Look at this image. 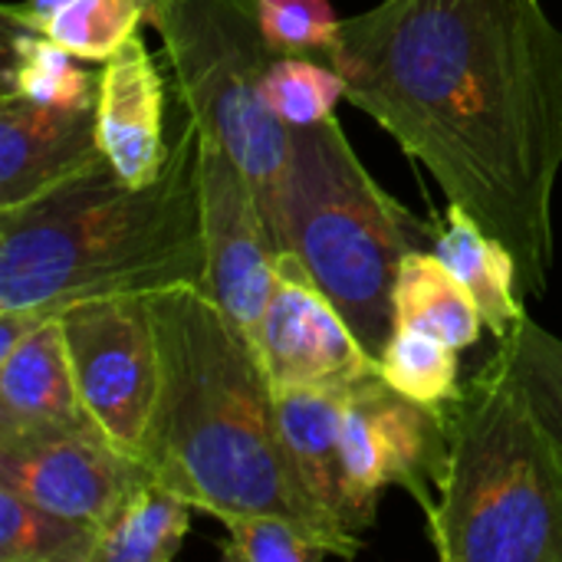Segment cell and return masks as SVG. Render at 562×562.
Here are the masks:
<instances>
[{
    "label": "cell",
    "mask_w": 562,
    "mask_h": 562,
    "mask_svg": "<svg viewBox=\"0 0 562 562\" xmlns=\"http://www.w3.org/2000/svg\"><path fill=\"white\" fill-rule=\"evenodd\" d=\"M375 119L520 263L553 273L562 171V30L540 0H382L346 16L326 56Z\"/></svg>",
    "instance_id": "cell-1"
},
{
    "label": "cell",
    "mask_w": 562,
    "mask_h": 562,
    "mask_svg": "<svg viewBox=\"0 0 562 562\" xmlns=\"http://www.w3.org/2000/svg\"><path fill=\"white\" fill-rule=\"evenodd\" d=\"M161 392L145 464L151 477L214 520L277 514L306 527L339 560L362 537L342 530L300 484L280 441L273 385L247 336L201 286L151 296Z\"/></svg>",
    "instance_id": "cell-2"
},
{
    "label": "cell",
    "mask_w": 562,
    "mask_h": 562,
    "mask_svg": "<svg viewBox=\"0 0 562 562\" xmlns=\"http://www.w3.org/2000/svg\"><path fill=\"white\" fill-rule=\"evenodd\" d=\"M204 270L191 119L148 184H128L105 165L0 211V310L56 316L82 300L204 286Z\"/></svg>",
    "instance_id": "cell-3"
},
{
    "label": "cell",
    "mask_w": 562,
    "mask_h": 562,
    "mask_svg": "<svg viewBox=\"0 0 562 562\" xmlns=\"http://www.w3.org/2000/svg\"><path fill=\"white\" fill-rule=\"evenodd\" d=\"M425 533L445 562H562V445L501 349L448 405Z\"/></svg>",
    "instance_id": "cell-4"
},
{
    "label": "cell",
    "mask_w": 562,
    "mask_h": 562,
    "mask_svg": "<svg viewBox=\"0 0 562 562\" xmlns=\"http://www.w3.org/2000/svg\"><path fill=\"white\" fill-rule=\"evenodd\" d=\"M273 237L310 270L379 359L395 329L398 263L408 250L431 247L435 227L422 224L369 175L333 115L293 128Z\"/></svg>",
    "instance_id": "cell-5"
},
{
    "label": "cell",
    "mask_w": 562,
    "mask_h": 562,
    "mask_svg": "<svg viewBox=\"0 0 562 562\" xmlns=\"http://www.w3.org/2000/svg\"><path fill=\"white\" fill-rule=\"evenodd\" d=\"M175 92L204 138H214L250 178L273 227L293 128L263 102L277 59L260 30V0H151Z\"/></svg>",
    "instance_id": "cell-6"
},
{
    "label": "cell",
    "mask_w": 562,
    "mask_h": 562,
    "mask_svg": "<svg viewBox=\"0 0 562 562\" xmlns=\"http://www.w3.org/2000/svg\"><path fill=\"white\" fill-rule=\"evenodd\" d=\"M76 389L89 422L145 461L161 392V349L151 296L82 300L59 313Z\"/></svg>",
    "instance_id": "cell-7"
},
{
    "label": "cell",
    "mask_w": 562,
    "mask_h": 562,
    "mask_svg": "<svg viewBox=\"0 0 562 562\" xmlns=\"http://www.w3.org/2000/svg\"><path fill=\"white\" fill-rule=\"evenodd\" d=\"M448 454V408L398 395L382 372L346 395L339 458L346 484V524L362 537L375 527L389 487L405 491L422 514L435 504V484Z\"/></svg>",
    "instance_id": "cell-8"
},
{
    "label": "cell",
    "mask_w": 562,
    "mask_h": 562,
    "mask_svg": "<svg viewBox=\"0 0 562 562\" xmlns=\"http://www.w3.org/2000/svg\"><path fill=\"white\" fill-rule=\"evenodd\" d=\"M201 165V224H204V293L221 313L260 346L263 313L277 286V237L263 204L244 168L214 142L198 132Z\"/></svg>",
    "instance_id": "cell-9"
},
{
    "label": "cell",
    "mask_w": 562,
    "mask_h": 562,
    "mask_svg": "<svg viewBox=\"0 0 562 562\" xmlns=\"http://www.w3.org/2000/svg\"><path fill=\"white\" fill-rule=\"evenodd\" d=\"M257 356L273 389L349 392L379 375V359L290 250L277 254V286Z\"/></svg>",
    "instance_id": "cell-10"
},
{
    "label": "cell",
    "mask_w": 562,
    "mask_h": 562,
    "mask_svg": "<svg viewBox=\"0 0 562 562\" xmlns=\"http://www.w3.org/2000/svg\"><path fill=\"white\" fill-rule=\"evenodd\" d=\"M148 477V464L115 448L99 428L49 431L0 445V484L95 530Z\"/></svg>",
    "instance_id": "cell-11"
},
{
    "label": "cell",
    "mask_w": 562,
    "mask_h": 562,
    "mask_svg": "<svg viewBox=\"0 0 562 562\" xmlns=\"http://www.w3.org/2000/svg\"><path fill=\"white\" fill-rule=\"evenodd\" d=\"M105 168L95 109H53L0 92V211Z\"/></svg>",
    "instance_id": "cell-12"
},
{
    "label": "cell",
    "mask_w": 562,
    "mask_h": 562,
    "mask_svg": "<svg viewBox=\"0 0 562 562\" xmlns=\"http://www.w3.org/2000/svg\"><path fill=\"white\" fill-rule=\"evenodd\" d=\"M95 138L105 165L128 184L155 181L171 155L165 142V79L142 36H132L99 66Z\"/></svg>",
    "instance_id": "cell-13"
},
{
    "label": "cell",
    "mask_w": 562,
    "mask_h": 562,
    "mask_svg": "<svg viewBox=\"0 0 562 562\" xmlns=\"http://www.w3.org/2000/svg\"><path fill=\"white\" fill-rule=\"evenodd\" d=\"M95 428L82 408L59 313L30 329L0 359V445Z\"/></svg>",
    "instance_id": "cell-14"
},
{
    "label": "cell",
    "mask_w": 562,
    "mask_h": 562,
    "mask_svg": "<svg viewBox=\"0 0 562 562\" xmlns=\"http://www.w3.org/2000/svg\"><path fill=\"white\" fill-rule=\"evenodd\" d=\"M431 250L448 263V270L464 283L471 300L477 303L484 326L504 339L527 316L524 290H520V263L514 250L494 237L477 217H471L461 204L448 201L445 217L435 224Z\"/></svg>",
    "instance_id": "cell-15"
},
{
    "label": "cell",
    "mask_w": 562,
    "mask_h": 562,
    "mask_svg": "<svg viewBox=\"0 0 562 562\" xmlns=\"http://www.w3.org/2000/svg\"><path fill=\"white\" fill-rule=\"evenodd\" d=\"M346 395L349 392H329V389H273L280 441L286 448V458L303 491L342 530H349L342 458H339Z\"/></svg>",
    "instance_id": "cell-16"
},
{
    "label": "cell",
    "mask_w": 562,
    "mask_h": 562,
    "mask_svg": "<svg viewBox=\"0 0 562 562\" xmlns=\"http://www.w3.org/2000/svg\"><path fill=\"white\" fill-rule=\"evenodd\" d=\"M392 306L395 326L422 329L458 352L477 346L481 333L487 329L464 283L448 270V263L431 247H415L402 257Z\"/></svg>",
    "instance_id": "cell-17"
},
{
    "label": "cell",
    "mask_w": 562,
    "mask_h": 562,
    "mask_svg": "<svg viewBox=\"0 0 562 562\" xmlns=\"http://www.w3.org/2000/svg\"><path fill=\"white\" fill-rule=\"evenodd\" d=\"M194 514L181 494L148 477L99 527L95 562H171L191 533Z\"/></svg>",
    "instance_id": "cell-18"
},
{
    "label": "cell",
    "mask_w": 562,
    "mask_h": 562,
    "mask_svg": "<svg viewBox=\"0 0 562 562\" xmlns=\"http://www.w3.org/2000/svg\"><path fill=\"white\" fill-rule=\"evenodd\" d=\"M148 7L151 0H69L56 10L3 3L0 16L3 23L49 36L86 63H105L138 36V26L148 23Z\"/></svg>",
    "instance_id": "cell-19"
},
{
    "label": "cell",
    "mask_w": 562,
    "mask_h": 562,
    "mask_svg": "<svg viewBox=\"0 0 562 562\" xmlns=\"http://www.w3.org/2000/svg\"><path fill=\"white\" fill-rule=\"evenodd\" d=\"M7 66L3 92L53 109H95L99 72L79 66V56L36 30L3 23Z\"/></svg>",
    "instance_id": "cell-20"
},
{
    "label": "cell",
    "mask_w": 562,
    "mask_h": 562,
    "mask_svg": "<svg viewBox=\"0 0 562 562\" xmlns=\"http://www.w3.org/2000/svg\"><path fill=\"white\" fill-rule=\"evenodd\" d=\"M99 530L0 484V562H95Z\"/></svg>",
    "instance_id": "cell-21"
},
{
    "label": "cell",
    "mask_w": 562,
    "mask_h": 562,
    "mask_svg": "<svg viewBox=\"0 0 562 562\" xmlns=\"http://www.w3.org/2000/svg\"><path fill=\"white\" fill-rule=\"evenodd\" d=\"M379 372L398 395L431 408H448L464 389L458 349L412 326L392 329L379 352Z\"/></svg>",
    "instance_id": "cell-22"
},
{
    "label": "cell",
    "mask_w": 562,
    "mask_h": 562,
    "mask_svg": "<svg viewBox=\"0 0 562 562\" xmlns=\"http://www.w3.org/2000/svg\"><path fill=\"white\" fill-rule=\"evenodd\" d=\"M342 99L346 76L326 56H277L263 76V102L286 128H306L333 119Z\"/></svg>",
    "instance_id": "cell-23"
},
{
    "label": "cell",
    "mask_w": 562,
    "mask_h": 562,
    "mask_svg": "<svg viewBox=\"0 0 562 562\" xmlns=\"http://www.w3.org/2000/svg\"><path fill=\"white\" fill-rule=\"evenodd\" d=\"M497 349L510 362L527 402L562 445V339L543 329L530 313L510 336L497 339Z\"/></svg>",
    "instance_id": "cell-24"
},
{
    "label": "cell",
    "mask_w": 562,
    "mask_h": 562,
    "mask_svg": "<svg viewBox=\"0 0 562 562\" xmlns=\"http://www.w3.org/2000/svg\"><path fill=\"white\" fill-rule=\"evenodd\" d=\"M221 524L227 530L221 557L227 562H323L333 557L306 527L277 514H244Z\"/></svg>",
    "instance_id": "cell-25"
},
{
    "label": "cell",
    "mask_w": 562,
    "mask_h": 562,
    "mask_svg": "<svg viewBox=\"0 0 562 562\" xmlns=\"http://www.w3.org/2000/svg\"><path fill=\"white\" fill-rule=\"evenodd\" d=\"M342 20L329 0H260V30L273 56H329Z\"/></svg>",
    "instance_id": "cell-26"
},
{
    "label": "cell",
    "mask_w": 562,
    "mask_h": 562,
    "mask_svg": "<svg viewBox=\"0 0 562 562\" xmlns=\"http://www.w3.org/2000/svg\"><path fill=\"white\" fill-rule=\"evenodd\" d=\"M26 7H33V10H56V7H63V3H69V0H23Z\"/></svg>",
    "instance_id": "cell-27"
}]
</instances>
